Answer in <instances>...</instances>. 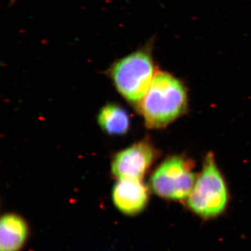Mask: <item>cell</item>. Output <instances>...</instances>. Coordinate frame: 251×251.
Masks as SVG:
<instances>
[{
    "label": "cell",
    "instance_id": "cell-4",
    "mask_svg": "<svg viewBox=\"0 0 251 251\" xmlns=\"http://www.w3.org/2000/svg\"><path fill=\"white\" fill-rule=\"evenodd\" d=\"M196 181L191 162L175 156L158 166L151 176V186L158 196L177 201L188 197Z\"/></svg>",
    "mask_w": 251,
    "mask_h": 251
},
{
    "label": "cell",
    "instance_id": "cell-5",
    "mask_svg": "<svg viewBox=\"0 0 251 251\" xmlns=\"http://www.w3.org/2000/svg\"><path fill=\"white\" fill-rule=\"evenodd\" d=\"M156 151L149 142L143 141L122 150L114 157L112 175L119 180H142L152 164Z\"/></svg>",
    "mask_w": 251,
    "mask_h": 251
},
{
    "label": "cell",
    "instance_id": "cell-8",
    "mask_svg": "<svg viewBox=\"0 0 251 251\" xmlns=\"http://www.w3.org/2000/svg\"><path fill=\"white\" fill-rule=\"evenodd\" d=\"M98 123L102 130L109 135H124L129 128L130 117L126 110L120 105L109 103L99 112Z\"/></svg>",
    "mask_w": 251,
    "mask_h": 251
},
{
    "label": "cell",
    "instance_id": "cell-6",
    "mask_svg": "<svg viewBox=\"0 0 251 251\" xmlns=\"http://www.w3.org/2000/svg\"><path fill=\"white\" fill-rule=\"evenodd\" d=\"M112 198L120 212L133 216L141 212L148 204V189L141 180H119L112 189Z\"/></svg>",
    "mask_w": 251,
    "mask_h": 251
},
{
    "label": "cell",
    "instance_id": "cell-9",
    "mask_svg": "<svg viewBox=\"0 0 251 251\" xmlns=\"http://www.w3.org/2000/svg\"><path fill=\"white\" fill-rule=\"evenodd\" d=\"M16 1V0H11V2L12 3V4H13V3H14L15 1Z\"/></svg>",
    "mask_w": 251,
    "mask_h": 251
},
{
    "label": "cell",
    "instance_id": "cell-2",
    "mask_svg": "<svg viewBox=\"0 0 251 251\" xmlns=\"http://www.w3.org/2000/svg\"><path fill=\"white\" fill-rule=\"evenodd\" d=\"M151 45L148 44L118 59L109 69V76L117 91L131 103L141 101L156 74Z\"/></svg>",
    "mask_w": 251,
    "mask_h": 251
},
{
    "label": "cell",
    "instance_id": "cell-3",
    "mask_svg": "<svg viewBox=\"0 0 251 251\" xmlns=\"http://www.w3.org/2000/svg\"><path fill=\"white\" fill-rule=\"evenodd\" d=\"M227 202L226 183L212 154L206 156L203 169L188 196V206L198 215L214 217L221 214Z\"/></svg>",
    "mask_w": 251,
    "mask_h": 251
},
{
    "label": "cell",
    "instance_id": "cell-7",
    "mask_svg": "<svg viewBox=\"0 0 251 251\" xmlns=\"http://www.w3.org/2000/svg\"><path fill=\"white\" fill-rule=\"evenodd\" d=\"M29 235L25 220L18 214H6L0 221V251H20Z\"/></svg>",
    "mask_w": 251,
    "mask_h": 251
},
{
    "label": "cell",
    "instance_id": "cell-1",
    "mask_svg": "<svg viewBox=\"0 0 251 251\" xmlns=\"http://www.w3.org/2000/svg\"><path fill=\"white\" fill-rule=\"evenodd\" d=\"M187 103L183 84L168 73L156 72L150 89L139 103V110L147 126L159 128L181 116Z\"/></svg>",
    "mask_w": 251,
    "mask_h": 251
}]
</instances>
